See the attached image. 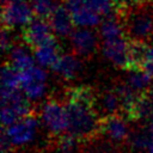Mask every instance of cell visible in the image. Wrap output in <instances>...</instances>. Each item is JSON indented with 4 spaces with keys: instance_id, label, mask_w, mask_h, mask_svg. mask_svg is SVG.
Listing matches in <instances>:
<instances>
[{
    "instance_id": "6da1fadb",
    "label": "cell",
    "mask_w": 153,
    "mask_h": 153,
    "mask_svg": "<svg viewBox=\"0 0 153 153\" xmlns=\"http://www.w3.org/2000/svg\"><path fill=\"white\" fill-rule=\"evenodd\" d=\"M97 100L96 93L87 86H75L66 91L63 102L68 116L67 133L78 141H88L99 134Z\"/></svg>"
},
{
    "instance_id": "7a4b0ae2",
    "label": "cell",
    "mask_w": 153,
    "mask_h": 153,
    "mask_svg": "<svg viewBox=\"0 0 153 153\" xmlns=\"http://www.w3.org/2000/svg\"><path fill=\"white\" fill-rule=\"evenodd\" d=\"M123 17L127 35L131 39L147 41L153 37V10L145 7L146 4L135 5Z\"/></svg>"
},
{
    "instance_id": "3957f363",
    "label": "cell",
    "mask_w": 153,
    "mask_h": 153,
    "mask_svg": "<svg viewBox=\"0 0 153 153\" xmlns=\"http://www.w3.org/2000/svg\"><path fill=\"white\" fill-rule=\"evenodd\" d=\"M39 121L49 130L50 134L60 136L67 133L68 128V116L65 102L55 98L48 99L41 109Z\"/></svg>"
},
{
    "instance_id": "277c9868",
    "label": "cell",
    "mask_w": 153,
    "mask_h": 153,
    "mask_svg": "<svg viewBox=\"0 0 153 153\" xmlns=\"http://www.w3.org/2000/svg\"><path fill=\"white\" fill-rule=\"evenodd\" d=\"M35 17L32 6L26 0H2L1 2L2 27L10 30L18 26L24 27Z\"/></svg>"
},
{
    "instance_id": "5b68a950",
    "label": "cell",
    "mask_w": 153,
    "mask_h": 153,
    "mask_svg": "<svg viewBox=\"0 0 153 153\" xmlns=\"http://www.w3.org/2000/svg\"><path fill=\"white\" fill-rule=\"evenodd\" d=\"M130 44H131V38L128 35L110 41H103L102 53L116 67L129 72L133 69Z\"/></svg>"
},
{
    "instance_id": "8992f818",
    "label": "cell",
    "mask_w": 153,
    "mask_h": 153,
    "mask_svg": "<svg viewBox=\"0 0 153 153\" xmlns=\"http://www.w3.org/2000/svg\"><path fill=\"white\" fill-rule=\"evenodd\" d=\"M38 128V118L35 114L19 120L10 127H2V134L8 139L13 147L24 146L33 140Z\"/></svg>"
},
{
    "instance_id": "52a82bcc",
    "label": "cell",
    "mask_w": 153,
    "mask_h": 153,
    "mask_svg": "<svg viewBox=\"0 0 153 153\" xmlns=\"http://www.w3.org/2000/svg\"><path fill=\"white\" fill-rule=\"evenodd\" d=\"M55 36L48 18L35 17L22 30V39L31 50L54 39Z\"/></svg>"
},
{
    "instance_id": "ba28073f",
    "label": "cell",
    "mask_w": 153,
    "mask_h": 153,
    "mask_svg": "<svg viewBox=\"0 0 153 153\" xmlns=\"http://www.w3.org/2000/svg\"><path fill=\"white\" fill-rule=\"evenodd\" d=\"M45 84L47 73L42 66H32L31 68L22 72L20 88L30 100H37L44 94Z\"/></svg>"
},
{
    "instance_id": "9c48e42d",
    "label": "cell",
    "mask_w": 153,
    "mask_h": 153,
    "mask_svg": "<svg viewBox=\"0 0 153 153\" xmlns=\"http://www.w3.org/2000/svg\"><path fill=\"white\" fill-rule=\"evenodd\" d=\"M99 134L114 142H123L129 139L128 120L121 114H108L100 117Z\"/></svg>"
},
{
    "instance_id": "30bf717a",
    "label": "cell",
    "mask_w": 153,
    "mask_h": 153,
    "mask_svg": "<svg viewBox=\"0 0 153 153\" xmlns=\"http://www.w3.org/2000/svg\"><path fill=\"white\" fill-rule=\"evenodd\" d=\"M74 25L78 27H94L102 23V16L93 11L86 0H65Z\"/></svg>"
},
{
    "instance_id": "8fae6325",
    "label": "cell",
    "mask_w": 153,
    "mask_h": 153,
    "mask_svg": "<svg viewBox=\"0 0 153 153\" xmlns=\"http://www.w3.org/2000/svg\"><path fill=\"white\" fill-rule=\"evenodd\" d=\"M69 39L73 51L81 57H90L98 49V35L92 27H78Z\"/></svg>"
},
{
    "instance_id": "7c38bea8",
    "label": "cell",
    "mask_w": 153,
    "mask_h": 153,
    "mask_svg": "<svg viewBox=\"0 0 153 153\" xmlns=\"http://www.w3.org/2000/svg\"><path fill=\"white\" fill-rule=\"evenodd\" d=\"M48 20L51 25L54 33L60 38L69 37L74 31V22L65 4H56L50 16L48 17Z\"/></svg>"
},
{
    "instance_id": "4fadbf2b",
    "label": "cell",
    "mask_w": 153,
    "mask_h": 153,
    "mask_svg": "<svg viewBox=\"0 0 153 153\" xmlns=\"http://www.w3.org/2000/svg\"><path fill=\"white\" fill-rule=\"evenodd\" d=\"M79 55L74 54H62L60 59L56 61V63L51 67L55 74H57L60 78L65 80L74 79L80 69H81V62L79 60Z\"/></svg>"
},
{
    "instance_id": "5bb4252c",
    "label": "cell",
    "mask_w": 153,
    "mask_h": 153,
    "mask_svg": "<svg viewBox=\"0 0 153 153\" xmlns=\"http://www.w3.org/2000/svg\"><path fill=\"white\" fill-rule=\"evenodd\" d=\"M123 36H127L124 20L117 13L106 16L99 24V37L103 41H110Z\"/></svg>"
},
{
    "instance_id": "9a60e30c",
    "label": "cell",
    "mask_w": 153,
    "mask_h": 153,
    "mask_svg": "<svg viewBox=\"0 0 153 153\" xmlns=\"http://www.w3.org/2000/svg\"><path fill=\"white\" fill-rule=\"evenodd\" d=\"M32 51H33L35 59L39 66L50 67V68L56 63V61L62 55V50H61V47H60L56 37L54 39L37 47Z\"/></svg>"
},
{
    "instance_id": "2e32d148",
    "label": "cell",
    "mask_w": 153,
    "mask_h": 153,
    "mask_svg": "<svg viewBox=\"0 0 153 153\" xmlns=\"http://www.w3.org/2000/svg\"><path fill=\"white\" fill-rule=\"evenodd\" d=\"M30 47H27L25 43L24 45H13L12 49L10 50L8 55V62L19 72H24L32 66H35V55L31 54Z\"/></svg>"
},
{
    "instance_id": "e0dca14e",
    "label": "cell",
    "mask_w": 153,
    "mask_h": 153,
    "mask_svg": "<svg viewBox=\"0 0 153 153\" xmlns=\"http://www.w3.org/2000/svg\"><path fill=\"white\" fill-rule=\"evenodd\" d=\"M153 82V76L149 75L143 69H131L126 80V84L135 92L143 93Z\"/></svg>"
},
{
    "instance_id": "ac0fdd59",
    "label": "cell",
    "mask_w": 153,
    "mask_h": 153,
    "mask_svg": "<svg viewBox=\"0 0 153 153\" xmlns=\"http://www.w3.org/2000/svg\"><path fill=\"white\" fill-rule=\"evenodd\" d=\"M22 72L17 71L10 62L4 63L1 68V88L17 90L20 88Z\"/></svg>"
},
{
    "instance_id": "d6986e66",
    "label": "cell",
    "mask_w": 153,
    "mask_h": 153,
    "mask_svg": "<svg viewBox=\"0 0 153 153\" xmlns=\"http://www.w3.org/2000/svg\"><path fill=\"white\" fill-rule=\"evenodd\" d=\"M102 109L105 111V115L108 114H120L121 112V98L116 91V88L111 91H106L102 94L100 102H99Z\"/></svg>"
},
{
    "instance_id": "ffe728a7",
    "label": "cell",
    "mask_w": 153,
    "mask_h": 153,
    "mask_svg": "<svg viewBox=\"0 0 153 153\" xmlns=\"http://www.w3.org/2000/svg\"><path fill=\"white\" fill-rule=\"evenodd\" d=\"M30 4L36 17L48 18L57 2L55 0H30Z\"/></svg>"
},
{
    "instance_id": "44dd1931",
    "label": "cell",
    "mask_w": 153,
    "mask_h": 153,
    "mask_svg": "<svg viewBox=\"0 0 153 153\" xmlns=\"http://www.w3.org/2000/svg\"><path fill=\"white\" fill-rule=\"evenodd\" d=\"M87 5L102 17L115 13V7L111 0H86Z\"/></svg>"
},
{
    "instance_id": "7402d4cb",
    "label": "cell",
    "mask_w": 153,
    "mask_h": 153,
    "mask_svg": "<svg viewBox=\"0 0 153 153\" xmlns=\"http://www.w3.org/2000/svg\"><path fill=\"white\" fill-rule=\"evenodd\" d=\"M141 69L147 72L149 75L153 76V47L148 45L141 63Z\"/></svg>"
},
{
    "instance_id": "603a6c76",
    "label": "cell",
    "mask_w": 153,
    "mask_h": 153,
    "mask_svg": "<svg viewBox=\"0 0 153 153\" xmlns=\"http://www.w3.org/2000/svg\"><path fill=\"white\" fill-rule=\"evenodd\" d=\"M111 1L115 7V13H117L122 18L127 14V12L131 8V6H134L131 0H111Z\"/></svg>"
},
{
    "instance_id": "cb8c5ba5",
    "label": "cell",
    "mask_w": 153,
    "mask_h": 153,
    "mask_svg": "<svg viewBox=\"0 0 153 153\" xmlns=\"http://www.w3.org/2000/svg\"><path fill=\"white\" fill-rule=\"evenodd\" d=\"M12 47H13V44H12V36L10 33V29L2 27V30H1V49L4 53H10Z\"/></svg>"
},
{
    "instance_id": "d4e9b609",
    "label": "cell",
    "mask_w": 153,
    "mask_h": 153,
    "mask_svg": "<svg viewBox=\"0 0 153 153\" xmlns=\"http://www.w3.org/2000/svg\"><path fill=\"white\" fill-rule=\"evenodd\" d=\"M143 122H145V127H143V128L153 136V112H152Z\"/></svg>"
},
{
    "instance_id": "484cf974",
    "label": "cell",
    "mask_w": 153,
    "mask_h": 153,
    "mask_svg": "<svg viewBox=\"0 0 153 153\" xmlns=\"http://www.w3.org/2000/svg\"><path fill=\"white\" fill-rule=\"evenodd\" d=\"M146 94H147V97L149 98V100L153 103V82H152V85L148 87V90L146 91Z\"/></svg>"
},
{
    "instance_id": "4316f807",
    "label": "cell",
    "mask_w": 153,
    "mask_h": 153,
    "mask_svg": "<svg viewBox=\"0 0 153 153\" xmlns=\"http://www.w3.org/2000/svg\"><path fill=\"white\" fill-rule=\"evenodd\" d=\"M131 1H133L134 5H142V4H147L151 0H131Z\"/></svg>"
},
{
    "instance_id": "83f0119b",
    "label": "cell",
    "mask_w": 153,
    "mask_h": 153,
    "mask_svg": "<svg viewBox=\"0 0 153 153\" xmlns=\"http://www.w3.org/2000/svg\"><path fill=\"white\" fill-rule=\"evenodd\" d=\"M60 153H71V152H60Z\"/></svg>"
}]
</instances>
